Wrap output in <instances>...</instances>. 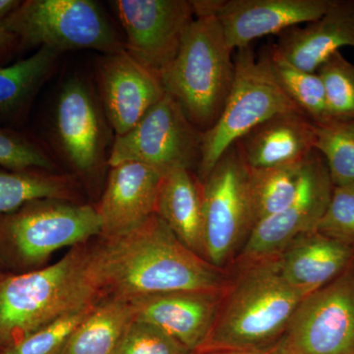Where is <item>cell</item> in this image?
<instances>
[{
    "label": "cell",
    "instance_id": "obj_1",
    "mask_svg": "<svg viewBox=\"0 0 354 354\" xmlns=\"http://www.w3.org/2000/svg\"><path fill=\"white\" fill-rule=\"evenodd\" d=\"M95 267L104 297L132 298L183 290H218L227 279L177 239L155 214L120 236L95 244Z\"/></svg>",
    "mask_w": 354,
    "mask_h": 354
},
{
    "label": "cell",
    "instance_id": "obj_2",
    "mask_svg": "<svg viewBox=\"0 0 354 354\" xmlns=\"http://www.w3.org/2000/svg\"><path fill=\"white\" fill-rule=\"evenodd\" d=\"M306 297L281 274L278 256L239 263L200 351H252L274 346Z\"/></svg>",
    "mask_w": 354,
    "mask_h": 354
},
{
    "label": "cell",
    "instance_id": "obj_3",
    "mask_svg": "<svg viewBox=\"0 0 354 354\" xmlns=\"http://www.w3.org/2000/svg\"><path fill=\"white\" fill-rule=\"evenodd\" d=\"M95 243L73 247L62 259L0 285V346H11L60 317L104 299Z\"/></svg>",
    "mask_w": 354,
    "mask_h": 354
},
{
    "label": "cell",
    "instance_id": "obj_4",
    "mask_svg": "<svg viewBox=\"0 0 354 354\" xmlns=\"http://www.w3.org/2000/svg\"><path fill=\"white\" fill-rule=\"evenodd\" d=\"M195 19L176 57L160 74L165 93L200 131L220 118L234 79V58L212 10L211 0L192 1Z\"/></svg>",
    "mask_w": 354,
    "mask_h": 354
},
{
    "label": "cell",
    "instance_id": "obj_5",
    "mask_svg": "<svg viewBox=\"0 0 354 354\" xmlns=\"http://www.w3.org/2000/svg\"><path fill=\"white\" fill-rule=\"evenodd\" d=\"M234 66V83L220 118L203 133L197 169L201 183L223 153L261 123L278 114L302 113L279 87L265 58L256 59L250 46L236 50Z\"/></svg>",
    "mask_w": 354,
    "mask_h": 354
},
{
    "label": "cell",
    "instance_id": "obj_6",
    "mask_svg": "<svg viewBox=\"0 0 354 354\" xmlns=\"http://www.w3.org/2000/svg\"><path fill=\"white\" fill-rule=\"evenodd\" d=\"M0 27L25 46L59 53L90 48L111 55L125 50L124 41L92 0L22 1Z\"/></svg>",
    "mask_w": 354,
    "mask_h": 354
},
{
    "label": "cell",
    "instance_id": "obj_7",
    "mask_svg": "<svg viewBox=\"0 0 354 354\" xmlns=\"http://www.w3.org/2000/svg\"><path fill=\"white\" fill-rule=\"evenodd\" d=\"M201 183L205 259L221 269L255 227L249 169L236 146L223 153Z\"/></svg>",
    "mask_w": 354,
    "mask_h": 354
},
{
    "label": "cell",
    "instance_id": "obj_8",
    "mask_svg": "<svg viewBox=\"0 0 354 354\" xmlns=\"http://www.w3.org/2000/svg\"><path fill=\"white\" fill-rule=\"evenodd\" d=\"M203 132L165 93L144 118L122 136H115L109 167L125 162L148 165L164 176L176 169H198Z\"/></svg>",
    "mask_w": 354,
    "mask_h": 354
},
{
    "label": "cell",
    "instance_id": "obj_9",
    "mask_svg": "<svg viewBox=\"0 0 354 354\" xmlns=\"http://www.w3.org/2000/svg\"><path fill=\"white\" fill-rule=\"evenodd\" d=\"M18 256L29 265H41L55 251L87 243L102 235L95 207L64 199L27 203L4 221Z\"/></svg>",
    "mask_w": 354,
    "mask_h": 354
},
{
    "label": "cell",
    "instance_id": "obj_10",
    "mask_svg": "<svg viewBox=\"0 0 354 354\" xmlns=\"http://www.w3.org/2000/svg\"><path fill=\"white\" fill-rule=\"evenodd\" d=\"M288 354H354V266L307 295L279 341Z\"/></svg>",
    "mask_w": 354,
    "mask_h": 354
},
{
    "label": "cell",
    "instance_id": "obj_11",
    "mask_svg": "<svg viewBox=\"0 0 354 354\" xmlns=\"http://www.w3.org/2000/svg\"><path fill=\"white\" fill-rule=\"evenodd\" d=\"M53 125L58 150L79 176L95 178L109 167L111 127L83 79L72 77L62 86Z\"/></svg>",
    "mask_w": 354,
    "mask_h": 354
},
{
    "label": "cell",
    "instance_id": "obj_12",
    "mask_svg": "<svg viewBox=\"0 0 354 354\" xmlns=\"http://www.w3.org/2000/svg\"><path fill=\"white\" fill-rule=\"evenodd\" d=\"M125 34V50L160 76L176 57L195 19L188 0H115L111 2Z\"/></svg>",
    "mask_w": 354,
    "mask_h": 354
},
{
    "label": "cell",
    "instance_id": "obj_13",
    "mask_svg": "<svg viewBox=\"0 0 354 354\" xmlns=\"http://www.w3.org/2000/svg\"><path fill=\"white\" fill-rule=\"evenodd\" d=\"M333 188L327 164L314 150L305 160L301 185L295 201L253 227L242 246L239 263L278 256L298 237L315 232L329 204Z\"/></svg>",
    "mask_w": 354,
    "mask_h": 354
},
{
    "label": "cell",
    "instance_id": "obj_14",
    "mask_svg": "<svg viewBox=\"0 0 354 354\" xmlns=\"http://www.w3.org/2000/svg\"><path fill=\"white\" fill-rule=\"evenodd\" d=\"M97 79L100 102L115 136L130 131L165 95L160 76L125 50L104 55Z\"/></svg>",
    "mask_w": 354,
    "mask_h": 354
},
{
    "label": "cell",
    "instance_id": "obj_15",
    "mask_svg": "<svg viewBox=\"0 0 354 354\" xmlns=\"http://www.w3.org/2000/svg\"><path fill=\"white\" fill-rule=\"evenodd\" d=\"M334 0H212V10L232 50L255 39L307 24L327 12Z\"/></svg>",
    "mask_w": 354,
    "mask_h": 354
},
{
    "label": "cell",
    "instance_id": "obj_16",
    "mask_svg": "<svg viewBox=\"0 0 354 354\" xmlns=\"http://www.w3.org/2000/svg\"><path fill=\"white\" fill-rule=\"evenodd\" d=\"M225 288L171 291L132 298L129 302L133 320L162 330L196 353L208 339Z\"/></svg>",
    "mask_w": 354,
    "mask_h": 354
},
{
    "label": "cell",
    "instance_id": "obj_17",
    "mask_svg": "<svg viewBox=\"0 0 354 354\" xmlns=\"http://www.w3.org/2000/svg\"><path fill=\"white\" fill-rule=\"evenodd\" d=\"M97 213L102 235L120 236L143 225L156 214L162 174L148 165L125 162L109 167Z\"/></svg>",
    "mask_w": 354,
    "mask_h": 354
},
{
    "label": "cell",
    "instance_id": "obj_18",
    "mask_svg": "<svg viewBox=\"0 0 354 354\" xmlns=\"http://www.w3.org/2000/svg\"><path fill=\"white\" fill-rule=\"evenodd\" d=\"M344 46L354 48V0H334L319 19L279 34L270 50L298 69L316 72Z\"/></svg>",
    "mask_w": 354,
    "mask_h": 354
},
{
    "label": "cell",
    "instance_id": "obj_19",
    "mask_svg": "<svg viewBox=\"0 0 354 354\" xmlns=\"http://www.w3.org/2000/svg\"><path fill=\"white\" fill-rule=\"evenodd\" d=\"M315 123L300 111L272 116L235 146L251 169L300 164L315 150Z\"/></svg>",
    "mask_w": 354,
    "mask_h": 354
},
{
    "label": "cell",
    "instance_id": "obj_20",
    "mask_svg": "<svg viewBox=\"0 0 354 354\" xmlns=\"http://www.w3.org/2000/svg\"><path fill=\"white\" fill-rule=\"evenodd\" d=\"M281 274L307 297L339 278L353 265L354 242L311 232L278 255Z\"/></svg>",
    "mask_w": 354,
    "mask_h": 354
},
{
    "label": "cell",
    "instance_id": "obj_21",
    "mask_svg": "<svg viewBox=\"0 0 354 354\" xmlns=\"http://www.w3.org/2000/svg\"><path fill=\"white\" fill-rule=\"evenodd\" d=\"M156 214L184 245L205 259L202 183L192 171L176 169L162 176Z\"/></svg>",
    "mask_w": 354,
    "mask_h": 354
},
{
    "label": "cell",
    "instance_id": "obj_22",
    "mask_svg": "<svg viewBox=\"0 0 354 354\" xmlns=\"http://www.w3.org/2000/svg\"><path fill=\"white\" fill-rule=\"evenodd\" d=\"M132 321L129 300L104 298L74 330L62 354H113Z\"/></svg>",
    "mask_w": 354,
    "mask_h": 354
},
{
    "label": "cell",
    "instance_id": "obj_23",
    "mask_svg": "<svg viewBox=\"0 0 354 354\" xmlns=\"http://www.w3.org/2000/svg\"><path fill=\"white\" fill-rule=\"evenodd\" d=\"M62 53L48 48H39L31 57L0 67V114L15 118L29 106L48 80Z\"/></svg>",
    "mask_w": 354,
    "mask_h": 354
},
{
    "label": "cell",
    "instance_id": "obj_24",
    "mask_svg": "<svg viewBox=\"0 0 354 354\" xmlns=\"http://www.w3.org/2000/svg\"><path fill=\"white\" fill-rule=\"evenodd\" d=\"M39 199L77 200V184L65 174L28 169L0 171V215L13 213Z\"/></svg>",
    "mask_w": 354,
    "mask_h": 354
},
{
    "label": "cell",
    "instance_id": "obj_25",
    "mask_svg": "<svg viewBox=\"0 0 354 354\" xmlns=\"http://www.w3.org/2000/svg\"><path fill=\"white\" fill-rule=\"evenodd\" d=\"M305 160L300 164L270 169L248 167L249 190L255 225L283 211L295 201L301 185Z\"/></svg>",
    "mask_w": 354,
    "mask_h": 354
},
{
    "label": "cell",
    "instance_id": "obj_26",
    "mask_svg": "<svg viewBox=\"0 0 354 354\" xmlns=\"http://www.w3.org/2000/svg\"><path fill=\"white\" fill-rule=\"evenodd\" d=\"M265 58L279 87L300 111L315 124L329 120L326 106L325 90L316 72L298 69L277 57L271 50Z\"/></svg>",
    "mask_w": 354,
    "mask_h": 354
},
{
    "label": "cell",
    "instance_id": "obj_27",
    "mask_svg": "<svg viewBox=\"0 0 354 354\" xmlns=\"http://www.w3.org/2000/svg\"><path fill=\"white\" fill-rule=\"evenodd\" d=\"M315 150L327 164L334 186L354 184V120L315 124Z\"/></svg>",
    "mask_w": 354,
    "mask_h": 354
},
{
    "label": "cell",
    "instance_id": "obj_28",
    "mask_svg": "<svg viewBox=\"0 0 354 354\" xmlns=\"http://www.w3.org/2000/svg\"><path fill=\"white\" fill-rule=\"evenodd\" d=\"M316 73L325 90L329 120H354V64L337 51Z\"/></svg>",
    "mask_w": 354,
    "mask_h": 354
},
{
    "label": "cell",
    "instance_id": "obj_29",
    "mask_svg": "<svg viewBox=\"0 0 354 354\" xmlns=\"http://www.w3.org/2000/svg\"><path fill=\"white\" fill-rule=\"evenodd\" d=\"M95 305L60 317L55 322L7 346L1 354H62L74 330Z\"/></svg>",
    "mask_w": 354,
    "mask_h": 354
},
{
    "label": "cell",
    "instance_id": "obj_30",
    "mask_svg": "<svg viewBox=\"0 0 354 354\" xmlns=\"http://www.w3.org/2000/svg\"><path fill=\"white\" fill-rule=\"evenodd\" d=\"M0 165L11 171L44 169L57 172L50 151L22 133L0 127Z\"/></svg>",
    "mask_w": 354,
    "mask_h": 354
},
{
    "label": "cell",
    "instance_id": "obj_31",
    "mask_svg": "<svg viewBox=\"0 0 354 354\" xmlns=\"http://www.w3.org/2000/svg\"><path fill=\"white\" fill-rule=\"evenodd\" d=\"M113 354H193L183 344L148 324L133 320Z\"/></svg>",
    "mask_w": 354,
    "mask_h": 354
},
{
    "label": "cell",
    "instance_id": "obj_32",
    "mask_svg": "<svg viewBox=\"0 0 354 354\" xmlns=\"http://www.w3.org/2000/svg\"><path fill=\"white\" fill-rule=\"evenodd\" d=\"M316 230L333 239L354 242V184L334 186Z\"/></svg>",
    "mask_w": 354,
    "mask_h": 354
},
{
    "label": "cell",
    "instance_id": "obj_33",
    "mask_svg": "<svg viewBox=\"0 0 354 354\" xmlns=\"http://www.w3.org/2000/svg\"><path fill=\"white\" fill-rule=\"evenodd\" d=\"M193 354H288L285 349L281 348L279 342H276L274 346L261 349H252V351H200Z\"/></svg>",
    "mask_w": 354,
    "mask_h": 354
},
{
    "label": "cell",
    "instance_id": "obj_34",
    "mask_svg": "<svg viewBox=\"0 0 354 354\" xmlns=\"http://www.w3.org/2000/svg\"><path fill=\"white\" fill-rule=\"evenodd\" d=\"M21 3L20 0H0V22L9 17Z\"/></svg>",
    "mask_w": 354,
    "mask_h": 354
},
{
    "label": "cell",
    "instance_id": "obj_35",
    "mask_svg": "<svg viewBox=\"0 0 354 354\" xmlns=\"http://www.w3.org/2000/svg\"><path fill=\"white\" fill-rule=\"evenodd\" d=\"M17 41L15 36L0 27V55L10 50Z\"/></svg>",
    "mask_w": 354,
    "mask_h": 354
}]
</instances>
